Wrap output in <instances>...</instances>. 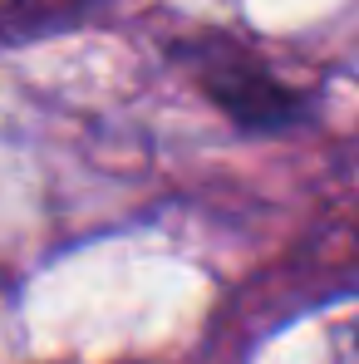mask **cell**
I'll return each mask as SVG.
<instances>
[{
    "label": "cell",
    "mask_w": 359,
    "mask_h": 364,
    "mask_svg": "<svg viewBox=\"0 0 359 364\" xmlns=\"http://www.w3.org/2000/svg\"><path fill=\"white\" fill-rule=\"evenodd\" d=\"M178 60L197 79V89L246 133H276L305 119V94H296L286 79H276L246 45L227 35L182 40Z\"/></svg>",
    "instance_id": "6da1fadb"
},
{
    "label": "cell",
    "mask_w": 359,
    "mask_h": 364,
    "mask_svg": "<svg viewBox=\"0 0 359 364\" xmlns=\"http://www.w3.org/2000/svg\"><path fill=\"white\" fill-rule=\"evenodd\" d=\"M74 5H89V0H15V10H20V15H35L40 25L55 20L60 10H74Z\"/></svg>",
    "instance_id": "7a4b0ae2"
}]
</instances>
